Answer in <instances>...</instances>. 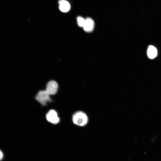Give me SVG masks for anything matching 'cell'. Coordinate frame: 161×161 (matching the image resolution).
I'll list each match as a JSON object with an SVG mask.
<instances>
[{"label":"cell","mask_w":161,"mask_h":161,"mask_svg":"<svg viewBox=\"0 0 161 161\" xmlns=\"http://www.w3.org/2000/svg\"><path fill=\"white\" fill-rule=\"evenodd\" d=\"M77 24L80 27H83L85 22V19L81 16H78L77 18Z\"/></svg>","instance_id":"obj_8"},{"label":"cell","mask_w":161,"mask_h":161,"mask_svg":"<svg viewBox=\"0 0 161 161\" xmlns=\"http://www.w3.org/2000/svg\"><path fill=\"white\" fill-rule=\"evenodd\" d=\"M94 26L93 20L90 18H87L85 19V22L83 28L85 31L90 32L93 30Z\"/></svg>","instance_id":"obj_5"},{"label":"cell","mask_w":161,"mask_h":161,"mask_svg":"<svg viewBox=\"0 0 161 161\" xmlns=\"http://www.w3.org/2000/svg\"><path fill=\"white\" fill-rule=\"evenodd\" d=\"M4 157V154L2 151L0 149V161L2 160Z\"/></svg>","instance_id":"obj_9"},{"label":"cell","mask_w":161,"mask_h":161,"mask_svg":"<svg viewBox=\"0 0 161 161\" xmlns=\"http://www.w3.org/2000/svg\"><path fill=\"white\" fill-rule=\"evenodd\" d=\"M58 88V85L56 81L51 80L47 83L46 91L50 95H54L57 93Z\"/></svg>","instance_id":"obj_3"},{"label":"cell","mask_w":161,"mask_h":161,"mask_svg":"<svg viewBox=\"0 0 161 161\" xmlns=\"http://www.w3.org/2000/svg\"><path fill=\"white\" fill-rule=\"evenodd\" d=\"M50 96L46 90H41L38 92L35 98L42 106H44L47 102L51 101Z\"/></svg>","instance_id":"obj_2"},{"label":"cell","mask_w":161,"mask_h":161,"mask_svg":"<svg viewBox=\"0 0 161 161\" xmlns=\"http://www.w3.org/2000/svg\"><path fill=\"white\" fill-rule=\"evenodd\" d=\"M157 54V50L156 48L152 45L149 46L147 50V55L148 57L151 59L155 58Z\"/></svg>","instance_id":"obj_7"},{"label":"cell","mask_w":161,"mask_h":161,"mask_svg":"<svg viewBox=\"0 0 161 161\" xmlns=\"http://www.w3.org/2000/svg\"><path fill=\"white\" fill-rule=\"evenodd\" d=\"M46 117L48 122L53 124H58L60 121L57 113L54 110H50L47 113Z\"/></svg>","instance_id":"obj_4"},{"label":"cell","mask_w":161,"mask_h":161,"mask_svg":"<svg viewBox=\"0 0 161 161\" xmlns=\"http://www.w3.org/2000/svg\"><path fill=\"white\" fill-rule=\"evenodd\" d=\"M72 120L74 124L80 126H85L88 120L87 115L80 111L77 112L73 114Z\"/></svg>","instance_id":"obj_1"},{"label":"cell","mask_w":161,"mask_h":161,"mask_svg":"<svg viewBox=\"0 0 161 161\" xmlns=\"http://www.w3.org/2000/svg\"><path fill=\"white\" fill-rule=\"evenodd\" d=\"M59 8L62 12L66 13L68 12L70 8V4L66 0H59Z\"/></svg>","instance_id":"obj_6"}]
</instances>
